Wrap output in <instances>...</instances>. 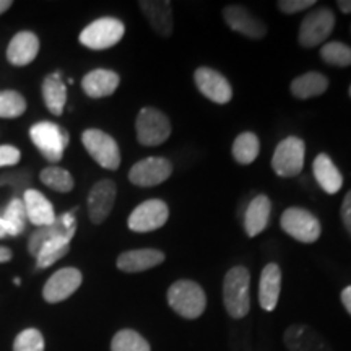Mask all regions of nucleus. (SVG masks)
<instances>
[{"label": "nucleus", "instance_id": "obj_11", "mask_svg": "<svg viewBox=\"0 0 351 351\" xmlns=\"http://www.w3.org/2000/svg\"><path fill=\"white\" fill-rule=\"evenodd\" d=\"M169 218V208L166 202L160 199L145 200L130 213L129 225L130 231L135 232H150L158 228L165 226Z\"/></svg>", "mask_w": 351, "mask_h": 351}, {"label": "nucleus", "instance_id": "obj_5", "mask_svg": "<svg viewBox=\"0 0 351 351\" xmlns=\"http://www.w3.org/2000/svg\"><path fill=\"white\" fill-rule=\"evenodd\" d=\"M306 145L300 137L283 138L271 156V169L280 178H295L304 168Z\"/></svg>", "mask_w": 351, "mask_h": 351}, {"label": "nucleus", "instance_id": "obj_9", "mask_svg": "<svg viewBox=\"0 0 351 351\" xmlns=\"http://www.w3.org/2000/svg\"><path fill=\"white\" fill-rule=\"evenodd\" d=\"M137 140L143 147H158L171 135V122L160 109L143 108L135 121Z\"/></svg>", "mask_w": 351, "mask_h": 351}, {"label": "nucleus", "instance_id": "obj_13", "mask_svg": "<svg viewBox=\"0 0 351 351\" xmlns=\"http://www.w3.org/2000/svg\"><path fill=\"white\" fill-rule=\"evenodd\" d=\"M83 282L82 271L78 269H73V267H65V269L57 270L54 275L47 280L46 285L43 288V296L44 300L51 304H56V302L65 301L70 298L73 293L80 288Z\"/></svg>", "mask_w": 351, "mask_h": 351}, {"label": "nucleus", "instance_id": "obj_45", "mask_svg": "<svg viewBox=\"0 0 351 351\" xmlns=\"http://www.w3.org/2000/svg\"><path fill=\"white\" fill-rule=\"evenodd\" d=\"M350 96H351V86H350Z\"/></svg>", "mask_w": 351, "mask_h": 351}, {"label": "nucleus", "instance_id": "obj_25", "mask_svg": "<svg viewBox=\"0 0 351 351\" xmlns=\"http://www.w3.org/2000/svg\"><path fill=\"white\" fill-rule=\"evenodd\" d=\"M313 173L315 181L327 194H337L341 186H343V176H341L339 168L332 161V158L326 155V153H320V155L315 156L313 163Z\"/></svg>", "mask_w": 351, "mask_h": 351}, {"label": "nucleus", "instance_id": "obj_22", "mask_svg": "<svg viewBox=\"0 0 351 351\" xmlns=\"http://www.w3.org/2000/svg\"><path fill=\"white\" fill-rule=\"evenodd\" d=\"M280 291H282V270L276 263L263 267L258 283V302L267 313H271L278 304Z\"/></svg>", "mask_w": 351, "mask_h": 351}, {"label": "nucleus", "instance_id": "obj_35", "mask_svg": "<svg viewBox=\"0 0 351 351\" xmlns=\"http://www.w3.org/2000/svg\"><path fill=\"white\" fill-rule=\"evenodd\" d=\"M13 351H44L43 333L36 328H26L16 335Z\"/></svg>", "mask_w": 351, "mask_h": 351}, {"label": "nucleus", "instance_id": "obj_41", "mask_svg": "<svg viewBox=\"0 0 351 351\" xmlns=\"http://www.w3.org/2000/svg\"><path fill=\"white\" fill-rule=\"evenodd\" d=\"M337 5H339V8L343 13H351V0H339Z\"/></svg>", "mask_w": 351, "mask_h": 351}, {"label": "nucleus", "instance_id": "obj_38", "mask_svg": "<svg viewBox=\"0 0 351 351\" xmlns=\"http://www.w3.org/2000/svg\"><path fill=\"white\" fill-rule=\"evenodd\" d=\"M340 215H341V221H343L346 231H348V234L351 236V191L345 195L343 204H341Z\"/></svg>", "mask_w": 351, "mask_h": 351}, {"label": "nucleus", "instance_id": "obj_27", "mask_svg": "<svg viewBox=\"0 0 351 351\" xmlns=\"http://www.w3.org/2000/svg\"><path fill=\"white\" fill-rule=\"evenodd\" d=\"M328 88V78L319 72H307L295 78L289 85L291 95L298 99H311L324 95Z\"/></svg>", "mask_w": 351, "mask_h": 351}, {"label": "nucleus", "instance_id": "obj_32", "mask_svg": "<svg viewBox=\"0 0 351 351\" xmlns=\"http://www.w3.org/2000/svg\"><path fill=\"white\" fill-rule=\"evenodd\" d=\"M111 351H152V348L138 332L124 328L112 337Z\"/></svg>", "mask_w": 351, "mask_h": 351}, {"label": "nucleus", "instance_id": "obj_26", "mask_svg": "<svg viewBox=\"0 0 351 351\" xmlns=\"http://www.w3.org/2000/svg\"><path fill=\"white\" fill-rule=\"evenodd\" d=\"M41 90L44 104L49 109V112L54 114V116H62L65 103H67V86L62 82L60 73H51V75L44 78Z\"/></svg>", "mask_w": 351, "mask_h": 351}, {"label": "nucleus", "instance_id": "obj_16", "mask_svg": "<svg viewBox=\"0 0 351 351\" xmlns=\"http://www.w3.org/2000/svg\"><path fill=\"white\" fill-rule=\"evenodd\" d=\"M223 19L234 33L249 39H262L267 34V26L261 19L243 5H230L223 10Z\"/></svg>", "mask_w": 351, "mask_h": 351}, {"label": "nucleus", "instance_id": "obj_14", "mask_svg": "<svg viewBox=\"0 0 351 351\" xmlns=\"http://www.w3.org/2000/svg\"><path fill=\"white\" fill-rule=\"evenodd\" d=\"M195 86L205 98L217 104H228L232 98V88L218 70L199 67L194 72Z\"/></svg>", "mask_w": 351, "mask_h": 351}, {"label": "nucleus", "instance_id": "obj_1", "mask_svg": "<svg viewBox=\"0 0 351 351\" xmlns=\"http://www.w3.org/2000/svg\"><path fill=\"white\" fill-rule=\"evenodd\" d=\"M251 274L243 265L232 267L223 280V302L232 319H243L251 309Z\"/></svg>", "mask_w": 351, "mask_h": 351}, {"label": "nucleus", "instance_id": "obj_19", "mask_svg": "<svg viewBox=\"0 0 351 351\" xmlns=\"http://www.w3.org/2000/svg\"><path fill=\"white\" fill-rule=\"evenodd\" d=\"M165 262V252L158 249H135V251L122 252L117 257V269L125 274H140L160 265Z\"/></svg>", "mask_w": 351, "mask_h": 351}, {"label": "nucleus", "instance_id": "obj_34", "mask_svg": "<svg viewBox=\"0 0 351 351\" xmlns=\"http://www.w3.org/2000/svg\"><path fill=\"white\" fill-rule=\"evenodd\" d=\"M26 111V99L15 90L0 91V117L13 119Z\"/></svg>", "mask_w": 351, "mask_h": 351}, {"label": "nucleus", "instance_id": "obj_36", "mask_svg": "<svg viewBox=\"0 0 351 351\" xmlns=\"http://www.w3.org/2000/svg\"><path fill=\"white\" fill-rule=\"evenodd\" d=\"M276 5L287 15H293V13H300L309 7H314L315 2L314 0H280Z\"/></svg>", "mask_w": 351, "mask_h": 351}, {"label": "nucleus", "instance_id": "obj_6", "mask_svg": "<svg viewBox=\"0 0 351 351\" xmlns=\"http://www.w3.org/2000/svg\"><path fill=\"white\" fill-rule=\"evenodd\" d=\"M125 26L121 20L112 19V16H104V19L95 20L80 33V43L88 49L103 51L116 46L117 43L124 38Z\"/></svg>", "mask_w": 351, "mask_h": 351}, {"label": "nucleus", "instance_id": "obj_24", "mask_svg": "<svg viewBox=\"0 0 351 351\" xmlns=\"http://www.w3.org/2000/svg\"><path fill=\"white\" fill-rule=\"evenodd\" d=\"M271 212V202L267 195H257L247 205L244 215V230L249 238H256L267 230Z\"/></svg>", "mask_w": 351, "mask_h": 351}, {"label": "nucleus", "instance_id": "obj_2", "mask_svg": "<svg viewBox=\"0 0 351 351\" xmlns=\"http://www.w3.org/2000/svg\"><path fill=\"white\" fill-rule=\"evenodd\" d=\"M168 304L181 317L194 320L205 313L207 296L199 283L192 280H178L168 289Z\"/></svg>", "mask_w": 351, "mask_h": 351}, {"label": "nucleus", "instance_id": "obj_44", "mask_svg": "<svg viewBox=\"0 0 351 351\" xmlns=\"http://www.w3.org/2000/svg\"><path fill=\"white\" fill-rule=\"evenodd\" d=\"M13 283H15L16 287H20V278H15V280H13Z\"/></svg>", "mask_w": 351, "mask_h": 351}, {"label": "nucleus", "instance_id": "obj_4", "mask_svg": "<svg viewBox=\"0 0 351 351\" xmlns=\"http://www.w3.org/2000/svg\"><path fill=\"white\" fill-rule=\"evenodd\" d=\"M82 143L101 168L116 171L121 166L119 145L111 135L99 129H88L82 134Z\"/></svg>", "mask_w": 351, "mask_h": 351}, {"label": "nucleus", "instance_id": "obj_12", "mask_svg": "<svg viewBox=\"0 0 351 351\" xmlns=\"http://www.w3.org/2000/svg\"><path fill=\"white\" fill-rule=\"evenodd\" d=\"M77 208L70 210L56 218V221L49 226H41L29 236L28 243V251L33 257L38 256V252L41 251L44 244H47L49 241L56 238H67L72 241L77 231V219H75Z\"/></svg>", "mask_w": 351, "mask_h": 351}, {"label": "nucleus", "instance_id": "obj_10", "mask_svg": "<svg viewBox=\"0 0 351 351\" xmlns=\"http://www.w3.org/2000/svg\"><path fill=\"white\" fill-rule=\"evenodd\" d=\"M171 174H173V163L169 160L150 156L132 166L129 181L137 187H155L168 181Z\"/></svg>", "mask_w": 351, "mask_h": 351}, {"label": "nucleus", "instance_id": "obj_15", "mask_svg": "<svg viewBox=\"0 0 351 351\" xmlns=\"http://www.w3.org/2000/svg\"><path fill=\"white\" fill-rule=\"evenodd\" d=\"M116 195L117 187L111 179H103L91 187L90 194H88V217L91 223L101 225L111 215Z\"/></svg>", "mask_w": 351, "mask_h": 351}, {"label": "nucleus", "instance_id": "obj_37", "mask_svg": "<svg viewBox=\"0 0 351 351\" xmlns=\"http://www.w3.org/2000/svg\"><path fill=\"white\" fill-rule=\"evenodd\" d=\"M20 150L12 145H2L0 147V168L3 166H13L20 161Z\"/></svg>", "mask_w": 351, "mask_h": 351}, {"label": "nucleus", "instance_id": "obj_39", "mask_svg": "<svg viewBox=\"0 0 351 351\" xmlns=\"http://www.w3.org/2000/svg\"><path fill=\"white\" fill-rule=\"evenodd\" d=\"M341 302H343L345 309L348 311V314L351 315V287H346L343 291H341Z\"/></svg>", "mask_w": 351, "mask_h": 351}, {"label": "nucleus", "instance_id": "obj_3", "mask_svg": "<svg viewBox=\"0 0 351 351\" xmlns=\"http://www.w3.org/2000/svg\"><path fill=\"white\" fill-rule=\"evenodd\" d=\"M29 138L38 148L39 153L49 163H59L62 160L65 148L69 147V132L54 122H36L29 129Z\"/></svg>", "mask_w": 351, "mask_h": 351}, {"label": "nucleus", "instance_id": "obj_17", "mask_svg": "<svg viewBox=\"0 0 351 351\" xmlns=\"http://www.w3.org/2000/svg\"><path fill=\"white\" fill-rule=\"evenodd\" d=\"M283 341L289 351H332V346L317 330L302 324L289 326L283 333Z\"/></svg>", "mask_w": 351, "mask_h": 351}, {"label": "nucleus", "instance_id": "obj_30", "mask_svg": "<svg viewBox=\"0 0 351 351\" xmlns=\"http://www.w3.org/2000/svg\"><path fill=\"white\" fill-rule=\"evenodd\" d=\"M70 251V239L67 238H56L44 244L41 251L36 256V269H47L54 265L60 258L65 257Z\"/></svg>", "mask_w": 351, "mask_h": 351}, {"label": "nucleus", "instance_id": "obj_7", "mask_svg": "<svg viewBox=\"0 0 351 351\" xmlns=\"http://www.w3.org/2000/svg\"><path fill=\"white\" fill-rule=\"evenodd\" d=\"M280 225L298 243L313 244L320 238V221L306 208H287L280 218Z\"/></svg>", "mask_w": 351, "mask_h": 351}, {"label": "nucleus", "instance_id": "obj_8", "mask_svg": "<svg viewBox=\"0 0 351 351\" xmlns=\"http://www.w3.org/2000/svg\"><path fill=\"white\" fill-rule=\"evenodd\" d=\"M335 26V15L330 8H317L304 16L300 26V34H298V43L301 47L313 49L327 41Z\"/></svg>", "mask_w": 351, "mask_h": 351}, {"label": "nucleus", "instance_id": "obj_20", "mask_svg": "<svg viewBox=\"0 0 351 351\" xmlns=\"http://www.w3.org/2000/svg\"><path fill=\"white\" fill-rule=\"evenodd\" d=\"M121 77L116 72L108 69H96L88 72L82 80V88L88 98L99 99L111 96L117 90Z\"/></svg>", "mask_w": 351, "mask_h": 351}, {"label": "nucleus", "instance_id": "obj_42", "mask_svg": "<svg viewBox=\"0 0 351 351\" xmlns=\"http://www.w3.org/2000/svg\"><path fill=\"white\" fill-rule=\"evenodd\" d=\"M10 7H12L10 0H0V15H2V13H5Z\"/></svg>", "mask_w": 351, "mask_h": 351}, {"label": "nucleus", "instance_id": "obj_28", "mask_svg": "<svg viewBox=\"0 0 351 351\" xmlns=\"http://www.w3.org/2000/svg\"><path fill=\"white\" fill-rule=\"evenodd\" d=\"M261 152V142L252 132H243L232 143V156L239 165H251L257 160Z\"/></svg>", "mask_w": 351, "mask_h": 351}, {"label": "nucleus", "instance_id": "obj_43", "mask_svg": "<svg viewBox=\"0 0 351 351\" xmlns=\"http://www.w3.org/2000/svg\"><path fill=\"white\" fill-rule=\"evenodd\" d=\"M7 236V230H5V223H3V218L2 215H0V239L5 238Z\"/></svg>", "mask_w": 351, "mask_h": 351}, {"label": "nucleus", "instance_id": "obj_23", "mask_svg": "<svg viewBox=\"0 0 351 351\" xmlns=\"http://www.w3.org/2000/svg\"><path fill=\"white\" fill-rule=\"evenodd\" d=\"M23 204L26 208V217L34 226H49L56 221L54 207L49 200L44 197L39 191L34 189H26L23 192Z\"/></svg>", "mask_w": 351, "mask_h": 351}, {"label": "nucleus", "instance_id": "obj_21", "mask_svg": "<svg viewBox=\"0 0 351 351\" xmlns=\"http://www.w3.org/2000/svg\"><path fill=\"white\" fill-rule=\"evenodd\" d=\"M39 38L32 32H20L12 38L7 47V60L16 67H25L36 59Z\"/></svg>", "mask_w": 351, "mask_h": 351}, {"label": "nucleus", "instance_id": "obj_31", "mask_svg": "<svg viewBox=\"0 0 351 351\" xmlns=\"http://www.w3.org/2000/svg\"><path fill=\"white\" fill-rule=\"evenodd\" d=\"M44 186H47L52 191L62 192V194H67L73 189V178L72 174L69 173L67 169L59 168V166H47L41 171L39 174Z\"/></svg>", "mask_w": 351, "mask_h": 351}, {"label": "nucleus", "instance_id": "obj_33", "mask_svg": "<svg viewBox=\"0 0 351 351\" xmlns=\"http://www.w3.org/2000/svg\"><path fill=\"white\" fill-rule=\"evenodd\" d=\"M322 60L333 67H350L351 65V47L340 41H332L320 47Z\"/></svg>", "mask_w": 351, "mask_h": 351}, {"label": "nucleus", "instance_id": "obj_40", "mask_svg": "<svg viewBox=\"0 0 351 351\" xmlns=\"http://www.w3.org/2000/svg\"><path fill=\"white\" fill-rule=\"evenodd\" d=\"M12 251L8 247H3V245H0V263H5L8 261H12Z\"/></svg>", "mask_w": 351, "mask_h": 351}, {"label": "nucleus", "instance_id": "obj_29", "mask_svg": "<svg viewBox=\"0 0 351 351\" xmlns=\"http://www.w3.org/2000/svg\"><path fill=\"white\" fill-rule=\"evenodd\" d=\"M2 218H3V223H5L7 236H20L21 232L25 231L26 221H28L23 200L16 199V197L15 199H12L10 204L7 205Z\"/></svg>", "mask_w": 351, "mask_h": 351}, {"label": "nucleus", "instance_id": "obj_18", "mask_svg": "<svg viewBox=\"0 0 351 351\" xmlns=\"http://www.w3.org/2000/svg\"><path fill=\"white\" fill-rule=\"evenodd\" d=\"M140 10L147 16L152 28L163 38H169L173 34V7L168 0H142L138 2Z\"/></svg>", "mask_w": 351, "mask_h": 351}]
</instances>
